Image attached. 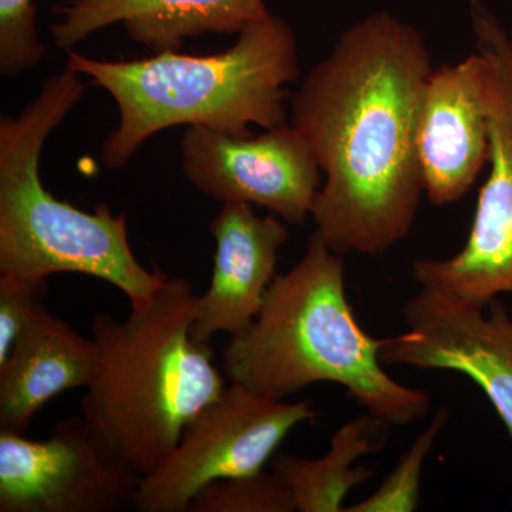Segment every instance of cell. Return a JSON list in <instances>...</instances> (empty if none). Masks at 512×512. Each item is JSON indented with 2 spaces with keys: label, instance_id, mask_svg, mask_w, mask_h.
<instances>
[{
  "label": "cell",
  "instance_id": "6da1fadb",
  "mask_svg": "<svg viewBox=\"0 0 512 512\" xmlns=\"http://www.w3.org/2000/svg\"><path fill=\"white\" fill-rule=\"evenodd\" d=\"M433 60L389 12L346 29L292 97L291 126L325 181L312 215L336 254L379 256L412 231L424 194L419 126Z\"/></svg>",
  "mask_w": 512,
  "mask_h": 512
},
{
  "label": "cell",
  "instance_id": "9a60e30c",
  "mask_svg": "<svg viewBox=\"0 0 512 512\" xmlns=\"http://www.w3.org/2000/svg\"><path fill=\"white\" fill-rule=\"evenodd\" d=\"M389 429L384 421L362 414L333 434L325 456L311 460L278 454L272 458V471L291 491L296 511H345L346 495L373 476L370 468L356 466V461L382 450Z\"/></svg>",
  "mask_w": 512,
  "mask_h": 512
},
{
  "label": "cell",
  "instance_id": "277c9868",
  "mask_svg": "<svg viewBox=\"0 0 512 512\" xmlns=\"http://www.w3.org/2000/svg\"><path fill=\"white\" fill-rule=\"evenodd\" d=\"M64 67L89 77L116 101L119 124L101 148L109 170L126 167L148 138L171 127L247 136L252 126H284L286 86L301 77L295 33L271 13L245 26L234 45L214 55L168 50L113 62L69 50Z\"/></svg>",
  "mask_w": 512,
  "mask_h": 512
},
{
  "label": "cell",
  "instance_id": "4fadbf2b",
  "mask_svg": "<svg viewBox=\"0 0 512 512\" xmlns=\"http://www.w3.org/2000/svg\"><path fill=\"white\" fill-rule=\"evenodd\" d=\"M53 13L49 32L60 50L120 23L131 40L158 53L204 33L238 35L271 12L265 0H63Z\"/></svg>",
  "mask_w": 512,
  "mask_h": 512
},
{
  "label": "cell",
  "instance_id": "ac0fdd59",
  "mask_svg": "<svg viewBox=\"0 0 512 512\" xmlns=\"http://www.w3.org/2000/svg\"><path fill=\"white\" fill-rule=\"evenodd\" d=\"M45 43L36 29L33 0H0V73L15 77L42 63Z\"/></svg>",
  "mask_w": 512,
  "mask_h": 512
},
{
  "label": "cell",
  "instance_id": "30bf717a",
  "mask_svg": "<svg viewBox=\"0 0 512 512\" xmlns=\"http://www.w3.org/2000/svg\"><path fill=\"white\" fill-rule=\"evenodd\" d=\"M421 288L404 303L406 332L384 339L383 365L450 370L473 380L512 437V320L503 303Z\"/></svg>",
  "mask_w": 512,
  "mask_h": 512
},
{
  "label": "cell",
  "instance_id": "7c38bea8",
  "mask_svg": "<svg viewBox=\"0 0 512 512\" xmlns=\"http://www.w3.org/2000/svg\"><path fill=\"white\" fill-rule=\"evenodd\" d=\"M275 214H256L254 205L222 204L210 224L215 239L214 269L207 291L198 296L190 335L211 345L217 333L238 335L251 326L276 278L279 251L289 232Z\"/></svg>",
  "mask_w": 512,
  "mask_h": 512
},
{
  "label": "cell",
  "instance_id": "5b68a950",
  "mask_svg": "<svg viewBox=\"0 0 512 512\" xmlns=\"http://www.w3.org/2000/svg\"><path fill=\"white\" fill-rule=\"evenodd\" d=\"M86 84L64 67L43 83L19 116L0 119V276L43 282L82 274L113 285L131 308L146 305L168 275L141 265L128 241L126 215L106 204L92 212L59 200L40 178L47 138L82 101Z\"/></svg>",
  "mask_w": 512,
  "mask_h": 512
},
{
  "label": "cell",
  "instance_id": "52a82bcc",
  "mask_svg": "<svg viewBox=\"0 0 512 512\" xmlns=\"http://www.w3.org/2000/svg\"><path fill=\"white\" fill-rule=\"evenodd\" d=\"M318 416L311 402L269 399L241 384L225 386L185 426L163 463L141 478L134 511L188 512L205 485L265 470L296 427Z\"/></svg>",
  "mask_w": 512,
  "mask_h": 512
},
{
  "label": "cell",
  "instance_id": "d6986e66",
  "mask_svg": "<svg viewBox=\"0 0 512 512\" xmlns=\"http://www.w3.org/2000/svg\"><path fill=\"white\" fill-rule=\"evenodd\" d=\"M47 282L0 276V365L8 359L23 329L45 305Z\"/></svg>",
  "mask_w": 512,
  "mask_h": 512
},
{
  "label": "cell",
  "instance_id": "8992f818",
  "mask_svg": "<svg viewBox=\"0 0 512 512\" xmlns=\"http://www.w3.org/2000/svg\"><path fill=\"white\" fill-rule=\"evenodd\" d=\"M470 8L477 52L487 63L490 173L464 247L447 259H417L413 279L420 288L490 305L512 293V36L478 0Z\"/></svg>",
  "mask_w": 512,
  "mask_h": 512
},
{
  "label": "cell",
  "instance_id": "7a4b0ae2",
  "mask_svg": "<svg viewBox=\"0 0 512 512\" xmlns=\"http://www.w3.org/2000/svg\"><path fill=\"white\" fill-rule=\"evenodd\" d=\"M383 345L353 315L343 255L313 231L301 261L276 275L251 326L231 336L222 369L229 382L275 400L313 383L340 384L370 416L407 426L429 413L431 397L387 375Z\"/></svg>",
  "mask_w": 512,
  "mask_h": 512
},
{
  "label": "cell",
  "instance_id": "e0dca14e",
  "mask_svg": "<svg viewBox=\"0 0 512 512\" xmlns=\"http://www.w3.org/2000/svg\"><path fill=\"white\" fill-rule=\"evenodd\" d=\"M450 412L441 407L434 414L427 429L421 431L392 474L377 488L376 493L365 498L346 512H410L419 505L421 470L429 456L434 441L446 427Z\"/></svg>",
  "mask_w": 512,
  "mask_h": 512
},
{
  "label": "cell",
  "instance_id": "8fae6325",
  "mask_svg": "<svg viewBox=\"0 0 512 512\" xmlns=\"http://www.w3.org/2000/svg\"><path fill=\"white\" fill-rule=\"evenodd\" d=\"M487 63L473 53L431 74L421 107L419 163L434 205L463 198L488 164Z\"/></svg>",
  "mask_w": 512,
  "mask_h": 512
},
{
  "label": "cell",
  "instance_id": "ba28073f",
  "mask_svg": "<svg viewBox=\"0 0 512 512\" xmlns=\"http://www.w3.org/2000/svg\"><path fill=\"white\" fill-rule=\"evenodd\" d=\"M141 478L99 446L82 414L46 440L0 430V512L134 510Z\"/></svg>",
  "mask_w": 512,
  "mask_h": 512
},
{
  "label": "cell",
  "instance_id": "2e32d148",
  "mask_svg": "<svg viewBox=\"0 0 512 512\" xmlns=\"http://www.w3.org/2000/svg\"><path fill=\"white\" fill-rule=\"evenodd\" d=\"M292 511L296 508L291 491L272 470L212 481L188 505V512Z\"/></svg>",
  "mask_w": 512,
  "mask_h": 512
},
{
  "label": "cell",
  "instance_id": "9c48e42d",
  "mask_svg": "<svg viewBox=\"0 0 512 512\" xmlns=\"http://www.w3.org/2000/svg\"><path fill=\"white\" fill-rule=\"evenodd\" d=\"M180 151L185 178L212 200L258 205L286 224L301 225L312 215L322 171L291 124L256 136L187 127Z\"/></svg>",
  "mask_w": 512,
  "mask_h": 512
},
{
  "label": "cell",
  "instance_id": "3957f363",
  "mask_svg": "<svg viewBox=\"0 0 512 512\" xmlns=\"http://www.w3.org/2000/svg\"><path fill=\"white\" fill-rule=\"evenodd\" d=\"M198 296L170 278L124 322L94 313V369L82 417L109 456L146 477L188 423L225 389L211 345L192 340Z\"/></svg>",
  "mask_w": 512,
  "mask_h": 512
},
{
  "label": "cell",
  "instance_id": "5bb4252c",
  "mask_svg": "<svg viewBox=\"0 0 512 512\" xmlns=\"http://www.w3.org/2000/svg\"><path fill=\"white\" fill-rule=\"evenodd\" d=\"M94 343L40 308L0 365V430L25 434L33 417L67 390L89 386Z\"/></svg>",
  "mask_w": 512,
  "mask_h": 512
}]
</instances>
